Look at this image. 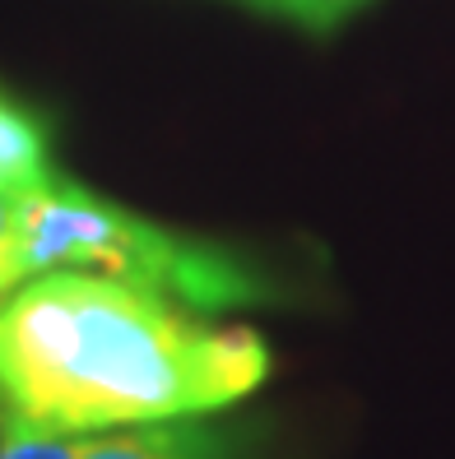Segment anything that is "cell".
<instances>
[{
	"label": "cell",
	"instance_id": "2",
	"mask_svg": "<svg viewBox=\"0 0 455 459\" xmlns=\"http://www.w3.org/2000/svg\"><path fill=\"white\" fill-rule=\"evenodd\" d=\"M47 269H89L205 316L265 297V283L242 255L140 219L66 177H51L42 191L14 204L0 237V297Z\"/></svg>",
	"mask_w": 455,
	"mask_h": 459
},
{
	"label": "cell",
	"instance_id": "7",
	"mask_svg": "<svg viewBox=\"0 0 455 459\" xmlns=\"http://www.w3.org/2000/svg\"><path fill=\"white\" fill-rule=\"evenodd\" d=\"M5 228H10V204L0 200V237H5Z\"/></svg>",
	"mask_w": 455,
	"mask_h": 459
},
{
	"label": "cell",
	"instance_id": "5",
	"mask_svg": "<svg viewBox=\"0 0 455 459\" xmlns=\"http://www.w3.org/2000/svg\"><path fill=\"white\" fill-rule=\"evenodd\" d=\"M256 10H270L288 23H298V29H311V33H330L339 29L344 19H354L363 5L372 0H251Z\"/></svg>",
	"mask_w": 455,
	"mask_h": 459
},
{
	"label": "cell",
	"instance_id": "3",
	"mask_svg": "<svg viewBox=\"0 0 455 459\" xmlns=\"http://www.w3.org/2000/svg\"><path fill=\"white\" fill-rule=\"evenodd\" d=\"M79 459H237V446L205 418H172L79 437Z\"/></svg>",
	"mask_w": 455,
	"mask_h": 459
},
{
	"label": "cell",
	"instance_id": "4",
	"mask_svg": "<svg viewBox=\"0 0 455 459\" xmlns=\"http://www.w3.org/2000/svg\"><path fill=\"white\" fill-rule=\"evenodd\" d=\"M51 177L57 172H51L47 126L29 107H19L10 93H0V200L14 213V204L42 191Z\"/></svg>",
	"mask_w": 455,
	"mask_h": 459
},
{
	"label": "cell",
	"instance_id": "6",
	"mask_svg": "<svg viewBox=\"0 0 455 459\" xmlns=\"http://www.w3.org/2000/svg\"><path fill=\"white\" fill-rule=\"evenodd\" d=\"M0 459H79V437H38V431H0Z\"/></svg>",
	"mask_w": 455,
	"mask_h": 459
},
{
	"label": "cell",
	"instance_id": "1",
	"mask_svg": "<svg viewBox=\"0 0 455 459\" xmlns=\"http://www.w3.org/2000/svg\"><path fill=\"white\" fill-rule=\"evenodd\" d=\"M265 376L260 334L89 269H47L0 297V431L98 437L209 418Z\"/></svg>",
	"mask_w": 455,
	"mask_h": 459
}]
</instances>
